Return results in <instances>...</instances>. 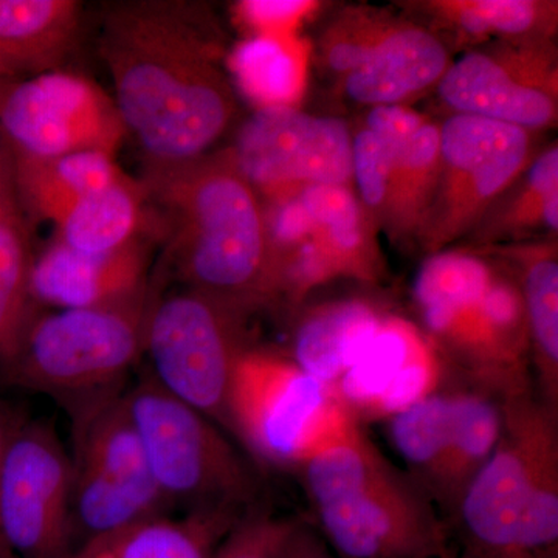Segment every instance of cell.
<instances>
[{"instance_id":"obj_1","label":"cell","mask_w":558,"mask_h":558,"mask_svg":"<svg viewBox=\"0 0 558 558\" xmlns=\"http://www.w3.org/2000/svg\"><path fill=\"white\" fill-rule=\"evenodd\" d=\"M100 50L121 120L149 161L197 159L236 119V95L220 68L222 43L202 9L117 3L102 21Z\"/></svg>"},{"instance_id":"obj_2","label":"cell","mask_w":558,"mask_h":558,"mask_svg":"<svg viewBox=\"0 0 558 558\" xmlns=\"http://www.w3.org/2000/svg\"><path fill=\"white\" fill-rule=\"evenodd\" d=\"M142 185L183 288L248 315L275 303L266 209L230 148L175 163L148 160Z\"/></svg>"},{"instance_id":"obj_3","label":"cell","mask_w":558,"mask_h":558,"mask_svg":"<svg viewBox=\"0 0 558 558\" xmlns=\"http://www.w3.org/2000/svg\"><path fill=\"white\" fill-rule=\"evenodd\" d=\"M413 301L424 336L462 384L499 399L532 389L526 311L497 256L469 245L425 256Z\"/></svg>"},{"instance_id":"obj_4","label":"cell","mask_w":558,"mask_h":558,"mask_svg":"<svg viewBox=\"0 0 558 558\" xmlns=\"http://www.w3.org/2000/svg\"><path fill=\"white\" fill-rule=\"evenodd\" d=\"M326 545L339 558H444L435 502L355 427L299 469Z\"/></svg>"},{"instance_id":"obj_5","label":"cell","mask_w":558,"mask_h":558,"mask_svg":"<svg viewBox=\"0 0 558 558\" xmlns=\"http://www.w3.org/2000/svg\"><path fill=\"white\" fill-rule=\"evenodd\" d=\"M497 449L470 481L454 519L465 553L553 558L558 542L557 411L532 389L501 399Z\"/></svg>"},{"instance_id":"obj_6","label":"cell","mask_w":558,"mask_h":558,"mask_svg":"<svg viewBox=\"0 0 558 558\" xmlns=\"http://www.w3.org/2000/svg\"><path fill=\"white\" fill-rule=\"evenodd\" d=\"M124 399L150 475L174 512L245 517L256 510V470L218 424L165 391L149 374L124 389Z\"/></svg>"},{"instance_id":"obj_7","label":"cell","mask_w":558,"mask_h":558,"mask_svg":"<svg viewBox=\"0 0 558 558\" xmlns=\"http://www.w3.org/2000/svg\"><path fill=\"white\" fill-rule=\"evenodd\" d=\"M64 407L72 417V549L140 521L174 513L150 475L123 387Z\"/></svg>"},{"instance_id":"obj_8","label":"cell","mask_w":558,"mask_h":558,"mask_svg":"<svg viewBox=\"0 0 558 558\" xmlns=\"http://www.w3.org/2000/svg\"><path fill=\"white\" fill-rule=\"evenodd\" d=\"M150 296L101 310L36 312L0 365V381L62 405L121 388L143 355Z\"/></svg>"},{"instance_id":"obj_9","label":"cell","mask_w":558,"mask_h":558,"mask_svg":"<svg viewBox=\"0 0 558 558\" xmlns=\"http://www.w3.org/2000/svg\"><path fill=\"white\" fill-rule=\"evenodd\" d=\"M357 427L332 385L300 368L289 354L250 347L229 398V429L253 457L277 468L304 462Z\"/></svg>"},{"instance_id":"obj_10","label":"cell","mask_w":558,"mask_h":558,"mask_svg":"<svg viewBox=\"0 0 558 558\" xmlns=\"http://www.w3.org/2000/svg\"><path fill=\"white\" fill-rule=\"evenodd\" d=\"M248 314L183 288L150 296L143 355L165 391L229 429L234 369L248 343Z\"/></svg>"},{"instance_id":"obj_11","label":"cell","mask_w":558,"mask_h":558,"mask_svg":"<svg viewBox=\"0 0 558 558\" xmlns=\"http://www.w3.org/2000/svg\"><path fill=\"white\" fill-rule=\"evenodd\" d=\"M539 134L480 117L440 121L439 179L417 247L425 256L475 230L498 197L538 156Z\"/></svg>"},{"instance_id":"obj_12","label":"cell","mask_w":558,"mask_h":558,"mask_svg":"<svg viewBox=\"0 0 558 558\" xmlns=\"http://www.w3.org/2000/svg\"><path fill=\"white\" fill-rule=\"evenodd\" d=\"M450 113L542 134L558 123L556 40H502L465 50L436 87Z\"/></svg>"},{"instance_id":"obj_13","label":"cell","mask_w":558,"mask_h":558,"mask_svg":"<svg viewBox=\"0 0 558 558\" xmlns=\"http://www.w3.org/2000/svg\"><path fill=\"white\" fill-rule=\"evenodd\" d=\"M230 150L263 202L288 199L310 186H352V130L336 117L296 106L256 109Z\"/></svg>"},{"instance_id":"obj_14","label":"cell","mask_w":558,"mask_h":558,"mask_svg":"<svg viewBox=\"0 0 558 558\" xmlns=\"http://www.w3.org/2000/svg\"><path fill=\"white\" fill-rule=\"evenodd\" d=\"M0 130L13 156L32 159L81 150L116 157L128 132L112 98L92 81L62 72L0 80Z\"/></svg>"},{"instance_id":"obj_15","label":"cell","mask_w":558,"mask_h":558,"mask_svg":"<svg viewBox=\"0 0 558 558\" xmlns=\"http://www.w3.org/2000/svg\"><path fill=\"white\" fill-rule=\"evenodd\" d=\"M72 462L49 422H21L0 470V529L16 558H64L70 539Z\"/></svg>"},{"instance_id":"obj_16","label":"cell","mask_w":558,"mask_h":558,"mask_svg":"<svg viewBox=\"0 0 558 558\" xmlns=\"http://www.w3.org/2000/svg\"><path fill=\"white\" fill-rule=\"evenodd\" d=\"M446 365L411 323L385 317L336 391L355 417H392L442 387Z\"/></svg>"},{"instance_id":"obj_17","label":"cell","mask_w":558,"mask_h":558,"mask_svg":"<svg viewBox=\"0 0 558 558\" xmlns=\"http://www.w3.org/2000/svg\"><path fill=\"white\" fill-rule=\"evenodd\" d=\"M148 267L142 236L105 253L78 252L57 241L33 263V301L54 310L123 306L148 296Z\"/></svg>"},{"instance_id":"obj_18","label":"cell","mask_w":558,"mask_h":558,"mask_svg":"<svg viewBox=\"0 0 558 558\" xmlns=\"http://www.w3.org/2000/svg\"><path fill=\"white\" fill-rule=\"evenodd\" d=\"M453 60L438 35L402 14L357 68L339 80L340 92L368 109L410 106L436 90Z\"/></svg>"},{"instance_id":"obj_19","label":"cell","mask_w":558,"mask_h":558,"mask_svg":"<svg viewBox=\"0 0 558 558\" xmlns=\"http://www.w3.org/2000/svg\"><path fill=\"white\" fill-rule=\"evenodd\" d=\"M407 17L470 50L502 40H556V0H405ZM451 44V46H453Z\"/></svg>"},{"instance_id":"obj_20","label":"cell","mask_w":558,"mask_h":558,"mask_svg":"<svg viewBox=\"0 0 558 558\" xmlns=\"http://www.w3.org/2000/svg\"><path fill=\"white\" fill-rule=\"evenodd\" d=\"M478 248V247H476ZM501 259L519 284L531 337L538 398L558 410V244L557 238L481 247Z\"/></svg>"},{"instance_id":"obj_21","label":"cell","mask_w":558,"mask_h":558,"mask_svg":"<svg viewBox=\"0 0 558 558\" xmlns=\"http://www.w3.org/2000/svg\"><path fill=\"white\" fill-rule=\"evenodd\" d=\"M312 231L337 278L377 282L385 264L379 231L352 186L317 185L301 191Z\"/></svg>"},{"instance_id":"obj_22","label":"cell","mask_w":558,"mask_h":558,"mask_svg":"<svg viewBox=\"0 0 558 558\" xmlns=\"http://www.w3.org/2000/svg\"><path fill=\"white\" fill-rule=\"evenodd\" d=\"M502 422L497 396L465 384L451 385L449 435L429 498L453 517L470 481L497 449Z\"/></svg>"},{"instance_id":"obj_23","label":"cell","mask_w":558,"mask_h":558,"mask_svg":"<svg viewBox=\"0 0 558 558\" xmlns=\"http://www.w3.org/2000/svg\"><path fill=\"white\" fill-rule=\"evenodd\" d=\"M245 517L220 512L156 517L89 539L64 558H213Z\"/></svg>"},{"instance_id":"obj_24","label":"cell","mask_w":558,"mask_h":558,"mask_svg":"<svg viewBox=\"0 0 558 558\" xmlns=\"http://www.w3.org/2000/svg\"><path fill=\"white\" fill-rule=\"evenodd\" d=\"M557 236L558 145L554 142L539 150L465 241L481 248Z\"/></svg>"},{"instance_id":"obj_25","label":"cell","mask_w":558,"mask_h":558,"mask_svg":"<svg viewBox=\"0 0 558 558\" xmlns=\"http://www.w3.org/2000/svg\"><path fill=\"white\" fill-rule=\"evenodd\" d=\"M384 318L385 315L366 300L319 304L300 318L289 355L312 377L336 387Z\"/></svg>"},{"instance_id":"obj_26","label":"cell","mask_w":558,"mask_h":558,"mask_svg":"<svg viewBox=\"0 0 558 558\" xmlns=\"http://www.w3.org/2000/svg\"><path fill=\"white\" fill-rule=\"evenodd\" d=\"M13 179L22 204L57 226L73 205L126 178L113 156L81 150L51 159L13 156Z\"/></svg>"},{"instance_id":"obj_27","label":"cell","mask_w":558,"mask_h":558,"mask_svg":"<svg viewBox=\"0 0 558 558\" xmlns=\"http://www.w3.org/2000/svg\"><path fill=\"white\" fill-rule=\"evenodd\" d=\"M439 157L440 123L427 117L399 150L380 227L400 248L421 240L438 189Z\"/></svg>"},{"instance_id":"obj_28","label":"cell","mask_w":558,"mask_h":558,"mask_svg":"<svg viewBox=\"0 0 558 558\" xmlns=\"http://www.w3.org/2000/svg\"><path fill=\"white\" fill-rule=\"evenodd\" d=\"M425 120L427 116L410 106H381L368 109L352 131V186L377 231L387 211L399 150Z\"/></svg>"},{"instance_id":"obj_29","label":"cell","mask_w":558,"mask_h":558,"mask_svg":"<svg viewBox=\"0 0 558 558\" xmlns=\"http://www.w3.org/2000/svg\"><path fill=\"white\" fill-rule=\"evenodd\" d=\"M75 0H0V50L22 72L53 68L78 33Z\"/></svg>"},{"instance_id":"obj_30","label":"cell","mask_w":558,"mask_h":558,"mask_svg":"<svg viewBox=\"0 0 558 558\" xmlns=\"http://www.w3.org/2000/svg\"><path fill=\"white\" fill-rule=\"evenodd\" d=\"M146 204L142 182L126 175L73 205L57 223V241L86 253L123 247L142 236Z\"/></svg>"},{"instance_id":"obj_31","label":"cell","mask_w":558,"mask_h":558,"mask_svg":"<svg viewBox=\"0 0 558 558\" xmlns=\"http://www.w3.org/2000/svg\"><path fill=\"white\" fill-rule=\"evenodd\" d=\"M17 199L11 172L0 182V365L38 312L32 296L35 256Z\"/></svg>"},{"instance_id":"obj_32","label":"cell","mask_w":558,"mask_h":558,"mask_svg":"<svg viewBox=\"0 0 558 558\" xmlns=\"http://www.w3.org/2000/svg\"><path fill=\"white\" fill-rule=\"evenodd\" d=\"M242 94L258 109L295 108L304 87V57L295 36H253L231 53Z\"/></svg>"},{"instance_id":"obj_33","label":"cell","mask_w":558,"mask_h":558,"mask_svg":"<svg viewBox=\"0 0 558 558\" xmlns=\"http://www.w3.org/2000/svg\"><path fill=\"white\" fill-rule=\"evenodd\" d=\"M388 421L392 446L429 497L449 435L450 387L442 385Z\"/></svg>"},{"instance_id":"obj_34","label":"cell","mask_w":558,"mask_h":558,"mask_svg":"<svg viewBox=\"0 0 558 558\" xmlns=\"http://www.w3.org/2000/svg\"><path fill=\"white\" fill-rule=\"evenodd\" d=\"M400 20L402 14L379 7H343L318 35L315 57L319 68L337 81L343 78Z\"/></svg>"},{"instance_id":"obj_35","label":"cell","mask_w":558,"mask_h":558,"mask_svg":"<svg viewBox=\"0 0 558 558\" xmlns=\"http://www.w3.org/2000/svg\"><path fill=\"white\" fill-rule=\"evenodd\" d=\"M295 524L256 510L233 527L213 558H279Z\"/></svg>"},{"instance_id":"obj_36","label":"cell","mask_w":558,"mask_h":558,"mask_svg":"<svg viewBox=\"0 0 558 558\" xmlns=\"http://www.w3.org/2000/svg\"><path fill=\"white\" fill-rule=\"evenodd\" d=\"M319 2L311 0H244L236 5V20L253 36H295L300 22L317 11Z\"/></svg>"},{"instance_id":"obj_37","label":"cell","mask_w":558,"mask_h":558,"mask_svg":"<svg viewBox=\"0 0 558 558\" xmlns=\"http://www.w3.org/2000/svg\"><path fill=\"white\" fill-rule=\"evenodd\" d=\"M279 558H337L314 526L300 521L286 539Z\"/></svg>"},{"instance_id":"obj_38","label":"cell","mask_w":558,"mask_h":558,"mask_svg":"<svg viewBox=\"0 0 558 558\" xmlns=\"http://www.w3.org/2000/svg\"><path fill=\"white\" fill-rule=\"evenodd\" d=\"M24 416L14 409L11 403L0 399V470H2L3 457H5L7 446H9L11 436L20 427ZM0 558H16L11 554L9 546H7L5 538H3L2 529H0Z\"/></svg>"},{"instance_id":"obj_39","label":"cell","mask_w":558,"mask_h":558,"mask_svg":"<svg viewBox=\"0 0 558 558\" xmlns=\"http://www.w3.org/2000/svg\"><path fill=\"white\" fill-rule=\"evenodd\" d=\"M20 72H22L20 65L11 60L5 51L0 50V80L5 78V76L16 75Z\"/></svg>"},{"instance_id":"obj_40","label":"cell","mask_w":558,"mask_h":558,"mask_svg":"<svg viewBox=\"0 0 558 558\" xmlns=\"http://www.w3.org/2000/svg\"><path fill=\"white\" fill-rule=\"evenodd\" d=\"M11 170H13V167H7L3 161H0V182H2L3 179L7 178V175L11 174Z\"/></svg>"}]
</instances>
